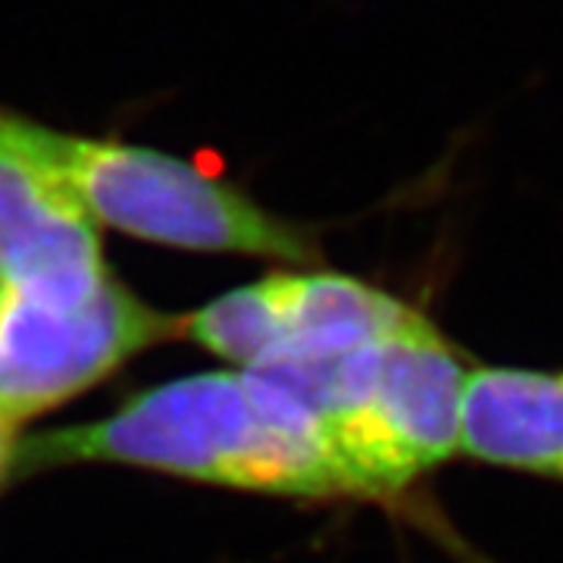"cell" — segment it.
<instances>
[{
  "mask_svg": "<svg viewBox=\"0 0 563 563\" xmlns=\"http://www.w3.org/2000/svg\"><path fill=\"white\" fill-rule=\"evenodd\" d=\"M69 463H125L291 498L344 495L320 422L254 369L157 385L107 420L32 435L16 454L20 473Z\"/></svg>",
  "mask_w": 563,
  "mask_h": 563,
  "instance_id": "6da1fadb",
  "label": "cell"
},
{
  "mask_svg": "<svg viewBox=\"0 0 563 563\" xmlns=\"http://www.w3.org/2000/svg\"><path fill=\"white\" fill-rule=\"evenodd\" d=\"M313 413L344 495L385 498L461 451V347L410 307L373 342L339 357L257 366Z\"/></svg>",
  "mask_w": 563,
  "mask_h": 563,
  "instance_id": "7a4b0ae2",
  "label": "cell"
},
{
  "mask_svg": "<svg viewBox=\"0 0 563 563\" xmlns=\"http://www.w3.org/2000/svg\"><path fill=\"white\" fill-rule=\"evenodd\" d=\"M66 176L98 225L195 254H239L295 266L320 261L313 235L239 185L161 147L60 132Z\"/></svg>",
  "mask_w": 563,
  "mask_h": 563,
  "instance_id": "3957f363",
  "label": "cell"
},
{
  "mask_svg": "<svg viewBox=\"0 0 563 563\" xmlns=\"http://www.w3.org/2000/svg\"><path fill=\"white\" fill-rule=\"evenodd\" d=\"M176 332L185 320L154 310L117 276L79 303L3 291L0 413L20 422L54 410Z\"/></svg>",
  "mask_w": 563,
  "mask_h": 563,
  "instance_id": "277c9868",
  "label": "cell"
},
{
  "mask_svg": "<svg viewBox=\"0 0 563 563\" xmlns=\"http://www.w3.org/2000/svg\"><path fill=\"white\" fill-rule=\"evenodd\" d=\"M60 129L0 107V285L79 303L110 279L101 225L81 203L57 151Z\"/></svg>",
  "mask_w": 563,
  "mask_h": 563,
  "instance_id": "5b68a950",
  "label": "cell"
},
{
  "mask_svg": "<svg viewBox=\"0 0 563 563\" xmlns=\"http://www.w3.org/2000/svg\"><path fill=\"white\" fill-rule=\"evenodd\" d=\"M461 451L479 463L563 483V373L526 366L470 369Z\"/></svg>",
  "mask_w": 563,
  "mask_h": 563,
  "instance_id": "8992f818",
  "label": "cell"
},
{
  "mask_svg": "<svg viewBox=\"0 0 563 563\" xmlns=\"http://www.w3.org/2000/svg\"><path fill=\"white\" fill-rule=\"evenodd\" d=\"M279 342L269 363H307L373 342L410 310L369 282L342 273H273ZM266 366V363H263Z\"/></svg>",
  "mask_w": 563,
  "mask_h": 563,
  "instance_id": "52a82bcc",
  "label": "cell"
},
{
  "mask_svg": "<svg viewBox=\"0 0 563 563\" xmlns=\"http://www.w3.org/2000/svg\"><path fill=\"white\" fill-rule=\"evenodd\" d=\"M185 332L217 357L239 363L244 369H257L269 363L279 342L269 279L244 285L210 301L185 320Z\"/></svg>",
  "mask_w": 563,
  "mask_h": 563,
  "instance_id": "ba28073f",
  "label": "cell"
},
{
  "mask_svg": "<svg viewBox=\"0 0 563 563\" xmlns=\"http://www.w3.org/2000/svg\"><path fill=\"white\" fill-rule=\"evenodd\" d=\"M13 426H16V422L7 420V417L0 413V483L16 470L20 444H16V439H13Z\"/></svg>",
  "mask_w": 563,
  "mask_h": 563,
  "instance_id": "9c48e42d",
  "label": "cell"
},
{
  "mask_svg": "<svg viewBox=\"0 0 563 563\" xmlns=\"http://www.w3.org/2000/svg\"><path fill=\"white\" fill-rule=\"evenodd\" d=\"M0 301H3V285H0Z\"/></svg>",
  "mask_w": 563,
  "mask_h": 563,
  "instance_id": "30bf717a",
  "label": "cell"
}]
</instances>
